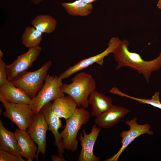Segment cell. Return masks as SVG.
<instances>
[{"instance_id":"obj_20","label":"cell","mask_w":161,"mask_h":161,"mask_svg":"<svg viewBox=\"0 0 161 161\" xmlns=\"http://www.w3.org/2000/svg\"><path fill=\"white\" fill-rule=\"evenodd\" d=\"M31 24L33 27L42 33L50 34L55 30L57 22L50 15H40L36 16L32 21Z\"/></svg>"},{"instance_id":"obj_15","label":"cell","mask_w":161,"mask_h":161,"mask_svg":"<svg viewBox=\"0 0 161 161\" xmlns=\"http://www.w3.org/2000/svg\"><path fill=\"white\" fill-rule=\"evenodd\" d=\"M77 105L70 96H64L54 100L51 104L53 113L60 118L65 120L71 117L77 108Z\"/></svg>"},{"instance_id":"obj_18","label":"cell","mask_w":161,"mask_h":161,"mask_svg":"<svg viewBox=\"0 0 161 161\" xmlns=\"http://www.w3.org/2000/svg\"><path fill=\"white\" fill-rule=\"evenodd\" d=\"M88 103L92 106L91 116L96 117L108 110L113 105L111 97L95 90L90 94Z\"/></svg>"},{"instance_id":"obj_28","label":"cell","mask_w":161,"mask_h":161,"mask_svg":"<svg viewBox=\"0 0 161 161\" xmlns=\"http://www.w3.org/2000/svg\"><path fill=\"white\" fill-rule=\"evenodd\" d=\"M4 56V54L1 50H0V58H2Z\"/></svg>"},{"instance_id":"obj_22","label":"cell","mask_w":161,"mask_h":161,"mask_svg":"<svg viewBox=\"0 0 161 161\" xmlns=\"http://www.w3.org/2000/svg\"><path fill=\"white\" fill-rule=\"evenodd\" d=\"M0 161H19L18 157L9 152L0 149Z\"/></svg>"},{"instance_id":"obj_13","label":"cell","mask_w":161,"mask_h":161,"mask_svg":"<svg viewBox=\"0 0 161 161\" xmlns=\"http://www.w3.org/2000/svg\"><path fill=\"white\" fill-rule=\"evenodd\" d=\"M51 102L44 105L41 109L44 114L48 126V129L53 134L55 140V144L58 149V155L63 157L64 153L63 148V140L59 130L62 127L60 118L52 112L51 107Z\"/></svg>"},{"instance_id":"obj_9","label":"cell","mask_w":161,"mask_h":161,"mask_svg":"<svg viewBox=\"0 0 161 161\" xmlns=\"http://www.w3.org/2000/svg\"><path fill=\"white\" fill-rule=\"evenodd\" d=\"M39 46L29 48L25 53L19 56L17 58L9 65H6V71L7 79L12 81L17 77L32 66L41 51Z\"/></svg>"},{"instance_id":"obj_11","label":"cell","mask_w":161,"mask_h":161,"mask_svg":"<svg viewBox=\"0 0 161 161\" xmlns=\"http://www.w3.org/2000/svg\"><path fill=\"white\" fill-rule=\"evenodd\" d=\"M95 124L92 127L90 133L87 134L83 129L79 139L81 143V149L78 161H99L100 158L94 154L93 148L101 128Z\"/></svg>"},{"instance_id":"obj_27","label":"cell","mask_w":161,"mask_h":161,"mask_svg":"<svg viewBox=\"0 0 161 161\" xmlns=\"http://www.w3.org/2000/svg\"><path fill=\"white\" fill-rule=\"evenodd\" d=\"M157 7L161 10V0H159L157 4Z\"/></svg>"},{"instance_id":"obj_19","label":"cell","mask_w":161,"mask_h":161,"mask_svg":"<svg viewBox=\"0 0 161 161\" xmlns=\"http://www.w3.org/2000/svg\"><path fill=\"white\" fill-rule=\"evenodd\" d=\"M61 4L69 15L73 16H88L91 13L93 9L92 4H87L80 0L62 3Z\"/></svg>"},{"instance_id":"obj_4","label":"cell","mask_w":161,"mask_h":161,"mask_svg":"<svg viewBox=\"0 0 161 161\" xmlns=\"http://www.w3.org/2000/svg\"><path fill=\"white\" fill-rule=\"evenodd\" d=\"M52 65V61H49L38 70L32 72L27 71L11 82L32 99L43 87L48 71Z\"/></svg>"},{"instance_id":"obj_1","label":"cell","mask_w":161,"mask_h":161,"mask_svg":"<svg viewBox=\"0 0 161 161\" xmlns=\"http://www.w3.org/2000/svg\"><path fill=\"white\" fill-rule=\"evenodd\" d=\"M129 44L127 40H123L113 53L117 64L116 70L123 67H129L143 75L148 83L152 73L161 67V52L156 58L145 61L139 54L130 51L128 49Z\"/></svg>"},{"instance_id":"obj_21","label":"cell","mask_w":161,"mask_h":161,"mask_svg":"<svg viewBox=\"0 0 161 161\" xmlns=\"http://www.w3.org/2000/svg\"><path fill=\"white\" fill-rule=\"evenodd\" d=\"M42 34L33 27H27L21 36L22 44L29 48L38 46L42 40Z\"/></svg>"},{"instance_id":"obj_12","label":"cell","mask_w":161,"mask_h":161,"mask_svg":"<svg viewBox=\"0 0 161 161\" xmlns=\"http://www.w3.org/2000/svg\"><path fill=\"white\" fill-rule=\"evenodd\" d=\"M130 111L123 107L113 105L108 110L96 117L94 123L99 127L109 129L118 123Z\"/></svg>"},{"instance_id":"obj_7","label":"cell","mask_w":161,"mask_h":161,"mask_svg":"<svg viewBox=\"0 0 161 161\" xmlns=\"http://www.w3.org/2000/svg\"><path fill=\"white\" fill-rule=\"evenodd\" d=\"M137 120V117H134L130 120L124 121L125 123L129 126V129L128 130L122 131L120 134L121 147L115 154L105 161H117L123 152L136 138L144 134L150 135L154 134L153 131L150 130L149 124H139Z\"/></svg>"},{"instance_id":"obj_17","label":"cell","mask_w":161,"mask_h":161,"mask_svg":"<svg viewBox=\"0 0 161 161\" xmlns=\"http://www.w3.org/2000/svg\"><path fill=\"white\" fill-rule=\"evenodd\" d=\"M0 149L16 156L19 161H25L20 154L19 146L14 133L7 130L0 120Z\"/></svg>"},{"instance_id":"obj_5","label":"cell","mask_w":161,"mask_h":161,"mask_svg":"<svg viewBox=\"0 0 161 161\" xmlns=\"http://www.w3.org/2000/svg\"><path fill=\"white\" fill-rule=\"evenodd\" d=\"M62 80L57 75H47L43 87L36 95L31 99L29 104L35 114L38 112L47 103L65 96L61 90L63 84Z\"/></svg>"},{"instance_id":"obj_26","label":"cell","mask_w":161,"mask_h":161,"mask_svg":"<svg viewBox=\"0 0 161 161\" xmlns=\"http://www.w3.org/2000/svg\"><path fill=\"white\" fill-rule=\"evenodd\" d=\"M33 3L35 4H40L44 0H30Z\"/></svg>"},{"instance_id":"obj_3","label":"cell","mask_w":161,"mask_h":161,"mask_svg":"<svg viewBox=\"0 0 161 161\" xmlns=\"http://www.w3.org/2000/svg\"><path fill=\"white\" fill-rule=\"evenodd\" d=\"M90 116L88 111L80 106L77 108L71 117L66 120L65 128L60 133L64 149L73 152L77 150L78 141L77 137L78 132L82 126L89 121Z\"/></svg>"},{"instance_id":"obj_23","label":"cell","mask_w":161,"mask_h":161,"mask_svg":"<svg viewBox=\"0 0 161 161\" xmlns=\"http://www.w3.org/2000/svg\"><path fill=\"white\" fill-rule=\"evenodd\" d=\"M6 66L4 62L1 58H0V86L7 80L6 71Z\"/></svg>"},{"instance_id":"obj_16","label":"cell","mask_w":161,"mask_h":161,"mask_svg":"<svg viewBox=\"0 0 161 161\" xmlns=\"http://www.w3.org/2000/svg\"><path fill=\"white\" fill-rule=\"evenodd\" d=\"M0 96L12 103L29 105L31 99L7 79L0 86Z\"/></svg>"},{"instance_id":"obj_10","label":"cell","mask_w":161,"mask_h":161,"mask_svg":"<svg viewBox=\"0 0 161 161\" xmlns=\"http://www.w3.org/2000/svg\"><path fill=\"white\" fill-rule=\"evenodd\" d=\"M48 124L41 109L35 114L32 122L27 129L28 133L31 139L37 144L38 150L35 159L38 161V156L41 153L45 159L46 151V136Z\"/></svg>"},{"instance_id":"obj_2","label":"cell","mask_w":161,"mask_h":161,"mask_svg":"<svg viewBox=\"0 0 161 161\" xmlns=\"http://www.w3.org/2000/svg\"><path fill=\"white\" fill-rule=\"evenodd\" d=\"M69 84H63L61 91L71 96L79 107H88V98L96 89V83L92 76L84 72L78 73L71 80Z\"/></svg>"},{"instance_id":"obj_24","label":"cell","mask_w":161,"mask_h":161,"mask_svg":"<svg viewBox=\"0 0 161 161\" xmlns=\"http://www.w3.org/2000/svg\"><path fill=\"white\" fill-rule=\"evenodd\" d=\"M52 161H66V160L64 157L58 155L53 154L51 157Z\"/></svg>"},{"instance_id":"obj_25","label":"cell","mask_w":161,"mask_h":161,"mask_svg":"<svg viewBox=\"0 0 161 161\" xmlns=\"http://www.w3.org/2000/svg\"><path fill=\"white\" fill-rule=\"evenodd\" d=\"M88 4H92V3L98 0H80Z\"/></svg>"},{"instance_id":"obj_6","label":"cell","mask_w":161,"mask_h":161,"mask_svg":"<svg viewBox=\"0 0 161 161\" xmlns=\"http://www.w3.org/2000/svg\"><path fill=\"white\" fill-rule=\"evenodd\" d=\"M0 100L5 109L3 116L16 124L18 129L26 131L35 114L29 105L10 102L0 96Z\"/></svg>"},{"instance_id":"obj_14","label":"cell","mask_w":161,"mask_h":161,"mask_svg":"<svg viewBox=\"0 0 161 161\" xmlns=\"http://www.w3.org/2000/svg\"><path fill=\"white\" fill-rule=\"evenodd\" d=\"M18 143L20 154L27 161H32L35 158L38 147L26 131L16 129L14 132Z\"/></svg>"},{"instance_id":"obj_8","label":"cell","mask_w":161,"mask_h":161,"mask_svg":"<svg viewBox=\"0 0 161 161\" xmlns=\"http://www.w3.org/2000/svg\"><path fill=\"white\" fill-rule=\"evenodd\" d=\"M121 41L117 37H112L109 41L108 47L103 51L94 56L81 60L74 65L69 67L60 74L59 77L62 80L67 78L95 63L102 66L104 58L109 54L113 53Z\"/></svg>"}]
</instances>
